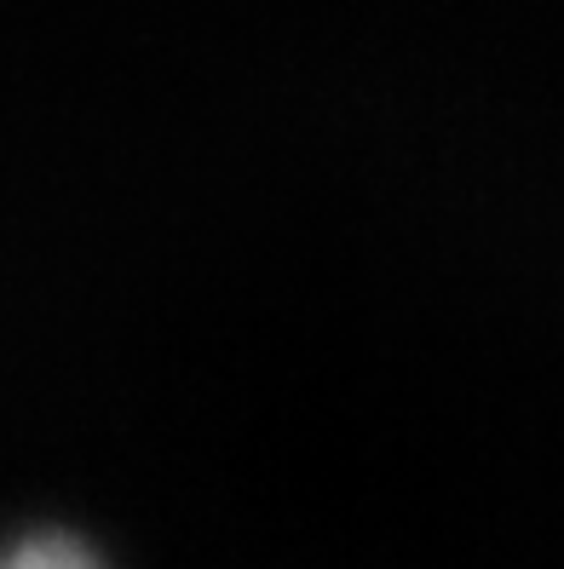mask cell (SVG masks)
Masks as SVG:
<instances>
[{"instance_id":"1","label":"cell","mask_w":564,"mask_h":569,"mask_svg":"<svg viewBox=\"0 0 564 569\" xmlns=\"http://www.w3.org/2000/svg\"><path fill=\"white\" fill-rule=\"evenodd\" d=\"M7 569H98V558L76 541H63V535H36V541H23L12 552Z\"/></svg>"}]
</instances>
